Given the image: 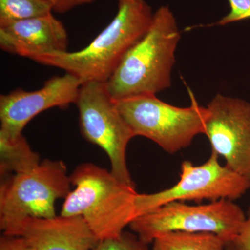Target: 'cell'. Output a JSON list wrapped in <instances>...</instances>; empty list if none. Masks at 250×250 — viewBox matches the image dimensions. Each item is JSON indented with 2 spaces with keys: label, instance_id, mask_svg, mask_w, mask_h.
<instances>
[{
  "label": "cell",
  "instance_id": "1",
  "mask_svg": "<svg viewBox=\"0 0 250 250\" xmlns=\"http://www.w3.org/2000/svg\"><path fill=\"white\" fill-rule=\"evenodd\" d=\"M180 38L173 13L161 6L146 34L130 47L106 82L113 100L156 95L170 88Z\"/></svg>",
  "mask_w": 250,
  "mask_h": 250
},
{
  "label": "cell",
  "instance_id": "2",
  "mask_svg": "<svg viewBox=\"0 0 250 250\" xmlns=\"http://www.w3.org/2000/svg\"><path fill=\"white\" fill-rule=\"evenodd\" d=\"M153 16L145 0H118L116 16L85 48L45 54L33 61L62 69L83 83L106 82L130 47L146 34Z\"/></svg>",
  "mask_w": 250,
  "mask_h": 250
},
{
  "label": "cell",
  "instance_id": "3",
  "mask_svg": "<svg viewBox=\"0 0 250 250\" xmlns=\"http://www.w3.org/2000/svg\"><path fill=\"white\" fill-rule=\"evenodd\" d=\"M60 215L82 216L100 241L118 238L137 218L136 189L92 163L77 166Z\"/></svg>",
  "mask_w": 250,
  "mask_h": 250
},
{
  "label": "cell",
  "instance_id": "4",
  "mask_svg": "<svg viewBox=\"0 0 250 250\" xmlns=\"http://www.w3.org/2000/svg\"><path fill=\"white\" fill-rule=\"evenodd\" d=\"M70 177L61 160L45 159L24 173L3 178L0 186V229L3 234L16 236L27 218L57 216L55 203L70 192Z\"/></svg>",
  "mask_w": 250,
  "mask_h": 250
},
{
  "label": "cell",
  "instance_id": "5",
  "mask_svg": "<svg viewBox=\"0 0 250 250\" xmlns=\"http://www.w3.org/2000/svg\"><path fill=\"white\" fill-rule=\"evenodd\" d=\"M188 91L191 104L188 107L164 103L156 95L125 99L116 102L117 106L135 136L147 138L165 152L174 154L190 146L198 135L205 134L208 111Z\"/></svg>",
  "mask_w": 250,
  "mask_h": 250
},
{
  "label": "cell",
  "instance_id": "6",
  "mask_svg": "<svg viewBox=\"0 0 250 250\" xmlns=\"http://www.w3.org/2000/svg\"><path fill=\"white\" fill-rule=\"evenodd\" d=\"M246 218V213L232 200L197 205L172 202L137 217L129 228L147 245L156 237L173 231L213 233L227 245L236 236Z\"/></svg>",
  "mask_w": 250,
  "mask_h": 250
},
{
  "label": "cell",
  "instance_id": "7",
  "mask_svg": "<svg viewBox=\"0 0 250 250\" xmlns=\"http://www.w3.org/2000/svg\"><path fill=\"white\" fill-rule=\"evenodd\" d=\"M75 104L82 136L106 152L111 172L118 180L136 189L126 164V149L135 136L108 93L106 82L82 83Z\"/></svg>",
  "mask_w": 250,
  "mask_h": 250
},
{
  "label": "cell",
  "instance_id": "8",
  "mask_svg": "<svg viewBox=\"0 0 250 250\" xmlns=\"http://www.w3.org/2000/svg\"><path fill=\"white\" fill-rule=\"evenodd\" d=\"M211 152L205 164L195 166L184 161L181 166L179 182L173 187L152 194H137V217L172 202L235 201L250 189V180L219 162Z\"/></svg>",
  "mask_w": 250,
  "mask_h": 250
},
{
  "label": "cell",
  "instance_id": "9",
  "mask_svg": "<svg viewBox=\"0 0 250 250\" xmlns=\"http://www.w3.org/2000/svg\"><path fill=\"white\" fill-rule=\"evenodd\" d=\"M207 108L205 135L211 152L250 180V103L217 94Z\"/></svg>",
  "mask_w": 250,
  "mask_h": 250
},
{
  "label": "cell",
  "instance_id": "10",
  "mask_svg": "<svg viewBox=\"0 0 250 250\" xmlns=\"http://www.w3.org/2000/svg\"><path fill=\"white\" fill-rule=\"evenodd\" d=\"M82 83L78 77L65 72L49 79L40 89L27 91L17 88L0 95V134L16 137L42 112L76 104Z\"/></svg>",
  "mask_w": 250,
  "mask_h": 250
},
{
  "label": "cell",
  "instance_id": "11",
  "mask_svg": "<svg viewBox=\"0 0 250 250\" xmlns=\"http://www.w3.org/2000/svg\"><path fill=\"white\" fill-rule=\"evenodd\" d=\"M65 26L51 14L0 27V47L8 53L34 60L36 57L66 52Z\"/></svg>",
  "mask_w": 250,
  "mask_h": 250
},
{
  "label": "cell",
  "instance_id": "12",
  "mask_svg": "<svg viewBox=\"0 0 250 250\" xmlns=\"http://www.w3.org/2000/svg\"><path fill=\"white\" fill-rule=\"evenodd\" d=\"M16 236L24 237L33 250H93L100 241L83 217L62 215L26 219Z\"/></svg>",
  "mask_w": 250,
  "mask_h": 250
},
{
  "label": "cell",
  "instance_id": "13",
  "mask_svg": "<svg viewBox=\"0 0 250 250\" xmlns=\"http://www.w3.org/2000/svg\"><path fill=\"white\" fill-rule=\"evenodd\" d=\"M40 155L31 149L22 134L9 138L0 134V175L24 173L41 164Z\"/></svg>",
  "mask_w": 250,
  "mask_h": 250
},
{
  "label": "cell",
  "instance_id": "14",
  "mask_svg": "<svg viewBox=\"0 0 250 250\" xmlns=\"http://www.w3.org/2000/svg\"><path fill=\"white\" fill-rule=\"evenodd\" d=\"M152 250H225L226 242L209 232L173 231L156 237Z\"/></svg>",
  "mask_w": 250,
  "mask_h": 250
},
{
  "label": "cell",
  "instance_id": "15",
  "mask_svg": "<svg viewBox=\"0 0 250 250\" xmlns=\"http://www.w3.org/2000/svg\"><path fill=\"white\" fill-rule=\"evenodd\" d=\"M52 12L46 0H0V27Z\"/></svg>",
  "mask_w": 250,
  "mask_h": 250
},
{
  "label": "cell",
  "instance_id": "16",
  "mask_svg": "<svg viewBox=\"0 0 250 250\" xmlns=\"http://www.w3.org/2000/svg\"><path fill=\"white\" fill-rule=\"evenodd\" d=\"M147 246L136 234L124 231L118 238L99 241L93 250H149Z\"/></svg>",
  "mask_w": 250,
  "mask_h": 250
},
{
  "label": "cell",
  "instance_id": "17",
  "mask_svg": "<svg viewBox=\"0 0 250 250\" xmlns=\"http://www.w3.org/2000/svg\"><path fill=\"white\" fill-rule=\"evenodd\" d=\"M229 13L214 25L224 26L250 18V0H229Z\"/></svg>",
  "mask_w": 250,
  "mask_h": 250
},
{
  "label": "cell",
  "instance_id": "18",
  "mask_svg": "<svg viewBox=\"0 0 250 250\" xmlns=\"http://www.w3.org/2000/svg\"><path fill=\"white\" fill-rule=\"evenodd\" d=\"M225 250H250V207L241 229L232 241L226 245Z\"/></svg>",
  "mask_w": 250,
  "mask_h": 250
},
{
  "label": "cell",
  "instance_id": "19",
  "mask_svg": "<svg viewBox=\"0 0 250 250\" xmlns=\"http://www.w3.org/2000/svg\"><path fill=\"white\" fill-rule=\"evenodd\" d=\"M52 7V11L58 14H65L71 10L95 2L96 0H46Z\"/></svg>",
  "mask_w": 250,
  "mask_h": 250
},
{
  "label": "cell",
  "instance_id": "20",
  "mask_svg": "<svg viewBox=\"0 0 250 250\" xmlns=\"http://www.w3.org/2000/svg\"><path fill=\"white\" fill-rule=\"evenodd\" d=\"M0 250H33L24 237L3 234L0 238Z\"/></svg>",
  "mask_w": 250,
  "mask_h": 250
}]
</instances>
